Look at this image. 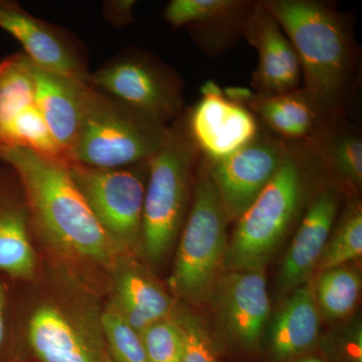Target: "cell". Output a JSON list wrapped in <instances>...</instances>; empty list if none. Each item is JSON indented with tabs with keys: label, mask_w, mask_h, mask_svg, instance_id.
<instances>
[{
	"label": "cell",
	"mask_w": 362,
	"mask_h": 362,
	"mask_svg": "<svg viewBox=\"0 0 362 362\" xmlns=\"http://www.w3.org/2000/svg\"><path fill=\"white\" fill-rule=\"evenodd\" d=\"M292 42L301 89L324 120L349 116L361 78V51L346 13L320 0H264Z\"/></svg>",
	"instance_id": "6da1fadb"
},
{
	"label": "cell",
	"mask_w": 362,
	"mask_h": 362,
	"mask_svg": "<svg viewBox=\"0 0 362 362\" xmlns=\"http://www.w3.org/2000/svg\"><path fill=\"white\" fill-rule=\"evenodd\" d=\"M0 160L20 180L32 228L52 246L102 265L115 263L121 250L100 225L69 168L25 148L7 150Z\"/></svg>",
	"instance_id": "7a4b0ae2"
},
{
	"label": "cell",
	"mask_w": 362,
	"mask_h": 362,
	"mask_svg": "<svg viewBox=\"0 0 362 362\" xmlns=\"http://www.w3.org/2000/svg\"><path fill=\"white\" fill-rule=\"evenodd\" d=\"M326 178L310 144L289 142L277 173L235 221L225 272L265 268Z\"/></svg>",
	"instance_id": "3957f363"
},
{
	"label": "cell",
	"mask_w": 362,
	"mask_h": 362,
	"mask_svg": "<svg viewBox=\"0 0 362 362\" xmlns=\"http://www.w3.org/2000/svg\"><path fill=\"white\" fill-rule=\"evenodd\" d=\"M201 160L185 110L169 124L163 145L148 160L141 246L153 263L168 256L185 223Z\"/></svg>",
	"instance_id": "277c9868"
},
{
	"label": "cell",
	"mask_w": 362,
	"mask_h": 362,
	"mask_svg": "<svg viewBox=\"0 0 362 362\" xmlns=\"http://www.w3.org/2000/svg\"><path fill=\"white\" fill-rule=\"evenodd\" d=\"M168 125L90 85L73 164L122 168L148 161L161 148Z\"/></svg>",
	"instance_id": "5b68a950"
},
{
	"label": "cell",
	"mask_w": 362,
	"mask_h": 362,
	"mask_svg": "<svg viewBox=\"0 0 362 362\" xmlns=\"http://www.w3.org/2000/svg\"><path fill=\"white\" fill-rule=\"evenodd\" d=\"M228 223L202 157L169 278V286L176 296L197 306L207 303L214 286L225 273Z\"/></svg>",
	"instance_id": "8992f818"
},
{
	"label": "cell",
	"mask_w": 362,
	"mask_h": 362,
	"mask_svg": "<svg viewBox=\"0 0 362 362\" xmlns=\"http://www.w3.org/2000/svg\"><path fill=\"white\" fill-rule=\"evenodd\" d=\"M93 87L169 125L185 110L183 83L154 54L129 49L90 74Z\"/></svg>",
	"instance_id": "52a82bcc"
},
{
	"label": "cell",
	"mask_w": 362,
	"mask_h": 362,
	"mask_svg": "<svg viewBox=\"0 0 362 362\" xmlns=\"http://www.w3.org/2000/svg\"><path fill=\"white\" fill-rule=\"evenodd\" d=\"M88 204L119 249L141 245L148 161L122 168H69Z\"/></svg>",
	"instance_id": "ba28073f"
},
{
	"label": "cell",
	"mask_w": 362,
	"mask_h": 362,
	"mask_svg": "<svg viewBox=\"0 0 362 362\" xmlns=\"http://www.w3.org/2000/svg\"><path fill=\"white\" fill-rule=\"evenodd\" d=\"M25 148L40 158L69 168L37 104L33 63L25 52L0 61V154Z\"/></svg>",
	"instance_id": "9c48e42d"
},
{
	"label": "cell",
	"mask_w": 362,
	"mask_h": 362,
	"mask_svg": "<svg viewBox=\"0 0 362 362\" xmlns=\"http://www.w3.org/2000/svg\"><path fill=\"white\" fill-rule=\"evenodd\" d=\"M288 146L261 124L256 137L232 156L216 162L204 158L228 223L237 221L275 175Z\"/></svg>",
	"instance_id": "30bf717a"
},
{
	"label": "cell",
	"mask_w": 362,
	"mask_h": 362,
	"mask_svg": "<svg viewBox=\"0 0 362 362\" xmlns=\"http://www.w3.org/2000/svg\"><path fill=\"white\" fill-rule=\"evenodd\" d=\"M207 303L218 329L230 341L255 349L270 315L265 268L226 271L218 279Z\"/></svg>",
	"instance_id": "8fae6325"
},
{
	"label": "cell",
	"mask_w": 362,
	"mask_h": 362,
	"mask_svg": "<svg viewBox=\"0 0 362 362\" xmlns=\"http://www.w3.org/2000/svg\"><path fill=\"white\" fill-rule=\"evenodd\" d=\"M201 90L199 101L185 109L187 128L202 158L216 162L249 144L261 123L247 106L228 99L214 81L204 83Z\"/></svg>",
	"instance_id": "7c38bea8"
},
{
	"label": "cell",
	"mask_w": 362,
	"mask_h": 362,
	"mask_svg": "<svg viewBox=\"0 0 362 362\" xmlns=\"http://www.w3.org/2000/svg\"><path fill=\"white\" fill-rule=\"evenodd\" d=\"M0 28L18 40L25 56L42 70L89 80L82 47L66 30L35 18L11 0H0Z\"/></svg>",
	"instance_id": "4fadbf2b"
},
{
	"label": "cell",
	"mask_w": 362,
	"mask_h": 362,
	"mask_svg": "<svg viewBox=\"0 0 362 362\" xmlns=\"http://www.w3.org/2000/svg\"><path fill=\"white\" fill-rule=\"evenodd\" d=\"M243 37L258 52V65L252 76V92L275 95L301 89L296 51L264 0L255 1L243 26Z\"/></svg>",
	"instance_id": "5bb4252c"
},
{
	"label": "cell",
	"mask_w": 362,
	"mask_h": 362,
	"mask_svg": "<svg viewBox=\"0 0 362 362\" xmlns=\"http://www.w3.org/2000/svg\"><path fill=\"white\" fill-rule=\"evenodd\" d=\"M28 346L40 362H103L101 338L56 305H40L26 322Z\"/></svg>",
	"instance_id": "9a60e30c"
},
{
	"label": "cell",
	"mask_w": 362,
	"mask_h": 362,
	"mask_svg": "<svg viewBox=\"0 0 362 362\" xmlns=\"http://www.w3.org/2000/svg\"><path fill=\"white\" fill-rule=\"evenodd\" d=\"M339 201L338 188L325 183L309 202L281 268L284 291L300 287L317 268L334 228Z\"/></svg>",
	"instance_id": "2e32d148"
},
{
	"label": "cell",
	"mask_w": 362,
	"mask_h": 362,
	"mask_svg": "<svg viewBox=\"0 0 362 362\" xmlns=\"http://www.w3.org/2000/svg\"><path fill=\"white\" fill-rule=\"evenodd\" d=\"M255 1L251 0H173L164 20L175 28L188 26L206 54H221L239 37Z\"/></svg>",
	"instance_id": "e0dca14e"
},
{
	"label": "cell",
	"mask_w": 362,
	"mask_h": 362,
	"mask_svg": "<svg viewBox=\"0 0 362 362\" xmlns=\"http://www.w3.org/2000/svg\"><path fill=\"white\" fill-rule=\"evenodd\" d=\"M32 225L20 180L9 166H0V274L11 280L33 277L37 259Z\"/></svg>",
	"instance_id": "ac0fdd59"
},
{
	"label": "cell",
	"mask_w": 362,
	"mask_h": 362,
	"mask_svg": "<svg viewBox=\"0 0 362 362\" xmlns=\"http://www.w3.org/2000/svg\"><path fill=\"white\" fill-rule=\"evenodd\" d=\"M33 63V62H32ZM37 104L54 142L73 164L83 108L90 84L42 70L33 64Z\"/></svg>",
	"instance_id": "d6986e66"
},
{
	"label": "cell",
	"mask_w": 362,
	"mask_h": 362,
	"mask_svg": "<svg viewBox=\"0 0 362 362\" xmlns=\"http://www.w3.org/2000/svg\"><path fill=\"white\" fill-rule=\"evenodd\" d=\"M331 185L357 194L362 185V137L349 116L325 121L309 142Z\"/></svg>",
	"instance_id": "ffe728a7"
},
{
	"label": "cell",
	"mask_w": 362,
	"mask_h": 362,
	"mask_svg": "<svg viewBox=\"0 0 362 362\" xmlns=\"http://www.w3.org/2000/svg\"><path fill=\"white\" fill-rule=\"evenodd\" d=\"M245 106L264 127L290 143L312 141L327 121L302 89L275 95L252 92Z\"/></svg>",
	"instance_id": "44dd1931"
},
{
	"label": "cell",
	"mask_w": 362,
	"mask_h": 362,
	"mask_svg": "<svg viewBox=\"0 0 362 362\" xmlns=\"http://www.w3.org/2000/svg\"><path fill=\"white\" fill-rule=\"evenodd\" d=\"M320 310L313 288L301 285L294 289L274 320L271 347L279 359L301 354L315 343L320 332Z\"/></svg>",
	"instance_id": "7402d4cb"
},
{
	"label": "cell",
	"mask_w": 362,
	"mask_h": 362,
	"mask_svg": "<svg viewBox=\"0 0 362 362\" xmlns=\"http://www.w3.org/2000/svg\"><path fill=\"white\" fill-rule=\"evenodd\" d=\"M111 306L138 332L175 311L173 299L163 288L146 273L133 267L119 271L115 302Z\"/></svg>",
	"instance_id": "603a6c76"
},
{
	"label": "cell",
	"mask_w": 362,
	"mask_h": 362,
	"mask_svg": "<svg viewBox=\"0 0 362 362\" xmlns=\"http://www.w3.org/2000/svg\"><path fill=\"white\" fill-rule=\"evenodd\" d=\"M313 292L319 310L329 318H343L354 310L361 297V276L345 266L324 271Z\"/></svg>",
	"instance_id": "cb8c5ba5"
},
{
	"label": "cell",
	"mask_w": 362,
	"mask_h": 362,
	"mask_svg": "<svg viewBox=\"0 0 362 362\" xmlns=\"http://www.w3.org/2000/svg\"><path fill=\"white\" fill-rule=\"evenodd\" d=\"M362 254V211L358 202L349 204L319 259L320 271L345 266Z\"/></svg>",
	"instance_id": "d4e9b609"
},
{
	"label": "cell",
	"mask_w": 362,
	"mask_h": 362,
	"mask_svg": "<svg viewBox=\"0 0 362 362\" xmlns=\"http://www.w3.org/2000/svg\"><path fill=\"white\" fill-rule=\"evenodd\" d=\"M139 334L150 362H183L187 338L175 311L147 326Z\"/></svg>",
	"instance_id": "484cf974"
},
{
	"label": "cell",
	"mask_w": 362,
	"mask_h": 362,
	"mask_svg": "<svg viewBox=\"0 0 362 362\" xmlns=\"http://www.w3.org/2000/svg\"><path fill=\"white\" fill-rule=\"evenodd\" d=\"M107 351L115 362H150L139 332L110 306L101 316Z\"/></svg>",
	"instance_id": "4316f807"
},
{
	"label": "cell",
	"mask_w": 362,
	"mask_h": 362,
	"mask_svg": "<svg viewBox=\"0 0 362 362\" xmlns=\"http://www.w3.org/2000/svg\"><path fill=\"white\" fill-rule=\"evenodd\" d=\"M175 317L187 338L183 362H218L216 342L201 317L187 310L177 312Z\"/></svg>",
	"instance_id": "83f0119b"
},
{
	"label": "cell",
	"mask_w": 362,
	"mask_h": 362,
	"mask_svg": "<svg viewBox=\"0 0 362 362\" xmlns=\"http://www.w3.org/2000/svg\"><path fill=\"white\" fill-rule=\"evenodd\" d=\"M6 276L0 274V362H2L8 337V314L11 303V288Z\"/></svg>",
	"instance_id": "f1b7e54d"
},
{
	"label": "cell",
	"mask_w": 362,
	"mask_h": 362,
	"mask_svg": "<svg viewBox=\"0 0 362 362\" xmlns=\"http://www.w3.org/2000/svg\"><path fill=\"white\" fill-rule=\"evenodd\" d=\"M136 1L133 0H119L107 1L104 4V13L107 21L114 25H127L133 21V8Z\"/></svg>",
	"instance_id": "f546056e"
},
{
	"label": "cell",
	"mask_w": 362,
	"mask_h": 362,
	"mask_svg": "<svg viewBox=\"0 0 362 362\" xmlns=\"http://www.w3.org/2000/svg\"><path fill=\"white\" fill-rule=\"evenodd\" d=\"M103 362H115L113 361V358L110 356V354H108V351L106 352V356L104 357Z\"/></svg>",
	"instance_id": "4dcf8cb0"
},
{
	"label": "cell",
	"mask_w": 362,
	"mask_h": 362,
	"mask_svg": "<svg viewBox=\"0 0 362 362\" xmlns=\"http://www.w3.org/2000/svg\"><path fill=\"white\" fill-rule=\"evenodd\" d=\"M299 362H322V361H318V359H315V358H309V359H305V361H301Z\"/></svg>",
	"instance_id": "1f68e13d"
}]
</instances>
